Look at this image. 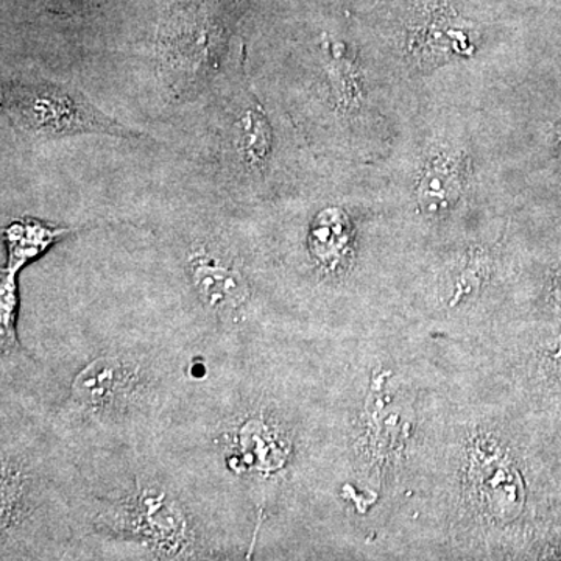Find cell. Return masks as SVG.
<instances>
[{
  "label": "cell",
  "instance_id": "6",
  "mask_svg": "<svg viewBox=\"0 0 561 561\" xmlns=\"http://www.w3.org/2000/svg\"><path fill=\"white\" fill-rule=\"evenodd\" d=\"M130 367L116 357L91 362L72 383V397L80 408L101 411L119 400L130 387Z\"/></svg>",
  "mask_w": 561,
  "mask_h": 561
},
{
  "label": "cell",
  "instance_id": "2",
  "mask_svg": "<svg viewBox=\"0 0 561 561\" xmlns=\"http://www.w3.org/2000/svg\"><path fill=\"white\" fill-rule=\"evenodd\" d=\"M2 111L16 130L39 139L80 135L146 139L99 108L77 88L39 76L9 77L2 81Z\"/></svg>",
  "mask_w": 561,
  "mask_h": 561
},
{
  "label": "cell",
  "instance_id": "1",
  "mask_svg": "<svg viewBox=\"0 0 561 561\" xmlns=\"http://www.w3.org/2000/svg\"><path fill=\"white\" fill-rule=\"evenodd\" d=\"M236 24L234 11L219 0L172 11L158 35L157 66L173 99L195 98L219 77Z\"/></svg>",
  "mask_w": 561,
  "mask_h": 561
},
{
  "label": "cell",
  "instance_id": "4",
  "mask_svg": "<svg viewBox=\"0 0 561 561\" xmlns=\"http://www.w3.org/2000/svg\"><path fill=\"white\" fill-rule=\"evenodd\" d=\"M186 271L195 294L206 308L234 316L245 308L250 286L241 268L219 247L198 243L187 251Z\"/></svg>",
  "mask_w": 561,
  "mask_h": 561
},
{
  "label": "cell",
  "instance_id": "5",
  "mask_svg": "<svg viewBox=\"0 0 561 561\" xmlns=\"http://www.w3.org/2000/svg\"><path fill=\"white\" fill-rule=\"evenodd\" d=\"M128 526L140 540L164 553L186 551L187 523L180 505L157 491H142L128 504Z\"/></svg>",
  "mask_w": 561,
  "mask_h": 561
},
{
  "label": "cell",
  "instance_id": "3",
  "mask_svg": "<svg viewBox=\"0 0 561 561\" xmlns=\"http://www.w3.org/2000/svg\"><path fill=\"white\" fill-rule=\"evenodd\" d=\"M220 161L239 181L261 179L273 153V128L264 106L243 81L219 131Z\"/></svg>",
  "mask_w": 561,
  "mask_h": 561
}]
</instances>
